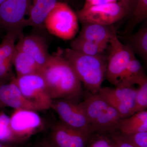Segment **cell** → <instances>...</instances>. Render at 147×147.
I'll list each match as a JSON object with an SVG mask.
<instances>
[{"instance_id":"6da1fadb","label":"cell","mask_w":147,"mask_h":147,"mask_svg":"<svg viewBox=\"0 0 147 147\" xmlns=\"http://www.w3.org/2000/svg\"><path fill=\"white\" fill-rule=\"evenodd\" d=\"M59 49L51 55L40 73L45 80L48 94L52 100H80L84 95L82 83L73 67Z\"/></svg>"},{"instance_id":"7a4b0ae2","label":"cell","mask_w":147,"mask_h":147,"mask_svg":"<svg viewBox=\"0 0 147 147\" xmlns=\"http://www.w3.org/2000/svg\"><path fill=\"white\" fill-rule=\"evenodd\" d=\"M63 54L88 91L92 94L98 93L107 69V61L104 56L84 55L71 48L63 50Z\"/></svg>"},{"instance_id":"3957f363","label":"cell","mask_w":147,"mask_h":147,"mask_svg":"<svg viewBox=\"0 0 147 147\" xmlns=\"http://www.w3.org/2000/svg\"><path fill=\"white\" fill-rule=\"evenodd\" d=\"M82 104L93 133L111 134L118 131L120 115L100 95L86 93Z\"/></svg>"},{"instance_id":"277c9868","label":"cell","mask_w":147,"mask_h":147,"mask_svg":"<svg viewBox=\"0 0 147 147\" xmlns=\"http://www.w3.org/2000/svg\"><path fill=\"white\" fill-rule=\"evenodd\" d=\"M45 26L51 34L69 40L73 38L79 31V19L67 3L58 1L47 15Z\"/></svg>"},{"instance_id":"5b68a950","label":"cell","mask_w":147,"mask_h":147,"mask_svg":"<svg viewBox=\"0 0 147 147\" xmlns=\"http://www.w3.org/2000/svg\"><path fill=\"white\" fill-rule=\"evenodd\" d=\"M32 4V0H5L0 4V31L12 33L19 39L23 37Z\"/></svg>"},{"instance_id":"8992f818","label":"cell","mask_w":147,"mask_h":147,"mask_svg":"<svg viewBox=\"0 0 147 147\" xmlns=\"http://www.w3.org/2000/svg\"><path fill=\"white\" fill-rule=\"evenodd\" d=\"M51 108L56 111L60 121L67 125L91 135V126L80 100L59 99L53 100Z\"/></svg>"},{"instance_id":"52a82bcc","label":"cell","mask_w":147,"mask_h":147,"mask_svg":"<svg viewBox=\"0 0 147 147\" xmlns=\"http://www.w3.org/2000/svg\"><path fill=\"white\" fill-rule=\"evenodd\" d=\"M22 94L38 111L51 108L53 100L47 92L44 78L40 73L14 77Z\"/></svg>"},{"instance_id":"ba28073f","label":"cell","mask_w":147,"mask_h":147,"mask_svg":"<svg viewBox=\"0 0 147 147\" xmlns=\"http://www.w3.org/2000/svg\"><path fill=\"white\" fill-rule=\"evenodd\" d=\"M110 53L107 61L105 78L108 82L117 86L129 60L130 49L128 45H124L117 36L116 29L110 37Z\"/></svg>"},{"instance_id":"9c48e42d","label":"cell","mask_w":147,"mask_h":147,"mask_svg":"<svg viewBox=\"0 0 147 147\" xmlns=\"http://www.w3.org/2000/svg\"><path fill=\"white\" fill-rule=\"evenodd\" d=\"M79 20L83 24H96L111 26L127 15L119 2L83 7L77 12Z\"/></svg>"},{"instance_id":"30bf717a","label":"cell","mask_w":147,"mask_h":147,"mask_svg":"<svg viewBox=\"0 0 147 147\" xmlns=\"http://www.w3.org/2000/svg\"><path fill=\"white\" fill-rule=\"evenodd\" d=\"M90 135L60 120L51 125L47 137L41 143L45 147H87Z\"/></svg>"},{"instance_id":"8fae6325","label":"cell","mask_w":147,"mask_h":147,"mask_svg":"<svg viewBox=\"0 0 147 147\" xmlns=\"http://www.w3.org/2000/svg\"><path fill=\"white\" fill-rule=\"evenodd\" d=\"M137 91L133 86L102 87L98 94L105 98L123 119L134 114Z\"/></svg>"},{"instance_id":"7c38bea8","label":"cell","mask_w":147,"mask_h":147,"mask_svg":"<svg viewBox=\"0 0 147 147\" xmlns=\"http://www.w3.org/2000/svg\"><path fill=\"white\" fill-rule=\"evenodd\" d=\"M42 121L36 111L16 109L10 117L12 143L24 141L41 126Z\"/></svg>"},{"instance_id":"4fadbf2b","label":"cell","mask_w":147,"mask_h":147,"mask_svg":"<svg viewBox=\"0 0 147 147\" xmlns=\"http://www.w3.org/2000/svg\"><path fill=\"white\" fill-rule=\"evenodd\" d=\"M16 47L32 57L40 71L46 65L51 56L48 52L46 40L42 36L37 34L24 36L19 39Z\"/></svg>"},{"instance_id":"5bb4252c","label":"cell","mask_w":147,"mask_h":147,"mask_svg":"<svg viewBox=\"0 0 147 147\" xmlns=\"http://www.w3.org/2000/svg\"><path fill=\"white\" fill-rule=\"evenodd\" d=\"M14 77L8 83L0 86V108L8 107L15 110L38 111L32 103L24 97L15 83Z\"/></svg>"},{"instance_id":"9a60e30c","label":"cell","mask_w":147,"mask_h":147,"mask_svg":"<svg viewBox=\"0 0 147 147\" xmlns=\"http://www.w3.org/2000/svg\"><path fill=\"white\" fill-rule=\"evenodd\" d=\"M17 36L12 33H7L0 43V86L10 82L14 76L12 67Z\"/></svg>"},{"instance_id":"2e32d148","label":"cell","mask_w":147,"mask_h":147,"mask_svg":"<svg viewBox=\"0 0 147 147\" xmlns=\"http://www.w3.org/2000/svg\"><path fill=\"white\" fill-rule=\"evenodd\" d=\"M96 24H83L78 37L89 41L108 45L114 27Z\"/></svg>"},{"instance_id":"e0dca14e","label":"cell","mask_w":147,"mask_h":147,"mask_svg":"<svg viewBox=\"0 0 147 147\" xmlns=\"http://www.w3.org/2000/svg\"><path fill=\"white\" fill-rule=\"evenodd\" d=\"M147 80V76L142 64L131 49L130 60L117 86H133L135 84L139 86Z\"/></svg>"},{"instance_id":"ac0fdd59","label":"cell","mask_w":147,"mask_h":147,"mask_svg":"<svg viewBox=\"0 0 147 147\" xmlns=\"http://www.w3.org/2000/svg\"><path fill=\"white\" fill-rule=\"evenodd\" d=\"M58 0H32L28 21L30 25L36 28L43 26L46 17Z\"/></svg>"},{"instance_id":"d6986e66","label":"cell","mask_w":147,"mask_h":147,"mask_svg":"<svg viewBox=\"0 0 147 147\" xmlns=\"http://www.w3.org/2000/svg\"><path fill=\"white\" fill-rule=\"evenodd\" d=\"M118 131L121 135L147 131V110L122 119L119 123Z\"/></svg>"},{"instance_id":"ffe728a7","label":"cell","mask_w":147,"mask_h":147,"mask_svg":"<svg viewBox=\"0 0 147 147\" xmlns=\"http://www.w3.org/2000/svg\"><path fill=\"white\" fill-rule=\"evenodd\" d=\"M13 64L16 70V77L40 72V69L34 58L16 47Z\"/></svg>"},{"instance_id":"44dd1931","label":"cell","mask_w":147,"mask_h":147,"mask_svg":"<svg viewBox=\"0 0 147 147\" xmlns=\"http://www.w3.org/2000/svg\"><path fill=\"white\" fill-rule=\"evenodd\" d=\"M108 45H101L77 36L71 41V49L84 55L92 56H102Z\"/></svg>"},{"instance_id":"7402d4cb","label":"cell","mask_w":147,"mask_h":147,"mask_svg":"<svg viewBox=\"0 0 147 147\" xmlns=\"http://www.w3.org/2000/svg\"><path fill=\"white\" fill-rule=\"evenodd\" d=\"M130 47L134 54L139 55L145 61L147 59V26L141 27L136 33L129 37Z\"/></svg>"},{"instance_id":"603a6c76","label":"cell","mask_w":147,"mask_h":147,"mask_svg":"<svg viewBox=\"0 0 147 147\" xmlns=\"http://www.w3.org/2000/svg\"><path fill=\"white\" fill-rule=\"evenodd\" d=\"M87 147H117V146L110 134L93 133L90 135Z\"/></svg>"},{"instance_id":"cb8c5ba5","label":"cell","mask_w":147,"mask_h":147,"mask_svg":"<svg viewBox=\"0 0 147 147\" xmlns=\"http://www.w3.org/2000/svg\"><path fill=\"white\" fill-rule=\"evenodd\" d=\"M139 86L135 97L134 114L146 110L147 108V80Z\"/></svg>"},{"instance_id":"d4e9b609","label":"cell","mask_w":147,"mask_h":147,"mask_svg":"<svg viewBox=\"0 0 147 147\" xmlns=\"http://www.w3.org/2000/svg\"><path fill=\"white\" fill-rule=\"evenodd\" d=\"M10 117L0 112V142L12 143L11 131L9 127Z\"/></svg>"},{"instance_id":"484cf974","label":"cell","mask_w":147,"mask_h":147,"mask_svg":"<svg viewBox=\"0 0 147 147\" xmlns=\"http://www.w3.org/2000/svg\"><path fill=\"white\" fill-rule=\"evenodd\" d=\"M133 16V23L136 26L147 18V0H136Z\"/></svg>"},{"instance_id":"4316f807","label":"cell","mask_w":147,"mask_h":147,"mask_svg":"<svg viewBox=\"0 0 147 147\" xmlns=\"http://www.w3.org/2000/svg\"><path fill=\"white\" fill-rule=\"evenodd\" d=\"M121 136L134 147H147V131L124 134Z\"/></svg>"},{"instance_id":"83f0119b","label":"cell","mask_w":147,"mask_h":147,"mask_svg":"<svg viewBox=\"0 0 147 147\" xmlns=\"http://www.w3.org/2000/svg\"><path fill=\"white\" fill-rule=\"evenodd\" d=\"M115 142L117 147H134L124 139L118 131L110 134Z\"/></svg>"},{"instance_id":"f1b7e54d","label":"cell","mask_w":147,"mask_h":147,"mask_svg":"<svg viewBox=\"0 0 147 147\" xmlns=\"http://www.w3.org/2000/svg\"><path fill=\"white\" fill-rule=\"evenodd\" d=\"M119 1V0H85L83 7L101 5Z\"/></svg>"},{"instance_id":"f546056e","label":"cell","mask_w":147,"mask_h":147,"mask_svg":"<svg viewBox=\"0 0 147 147\" xmlns=\"http://www.w3.org/2000/svg\"><path fill=\"white\" fill-rule=\"evenodd\" d=\"M136 0H119L126 11L127 15H132L135 8Z\"/></svg>"},{"instance_id":"4dcf8cb0","label":"cell","mask_w":147,"mask_h":147,"mask_svg":"<svg viewBox=\"0 0 147 147\" xmlns=\"http://www.w3.org/2000/svg\"><path fill=\"white\" fill-rule=\"evenodd\" d=\"M0 147H19L14 144H3L0 142Z\"/></svg>"},{"instance_id":"1f68e13d","label":"cell","mask_w":147,"mask_h":147,"mask_svg":"<svg viewBox=\"0 0 147 147\" xmlns=\"http://www.w3.org/2000/svg\"><path fill=\"white\" fill-rule=\"evenodd\" d=\"M4 1L5 0H0V4H1L2 3H3Z\"/></svg>"},{"instance_id":"d6a6232c","label":"cell","mask_w":147,"mask_h":147,"mask_svg":"<svg viewBox=\"0 0 147 147\" xmlns=\"http://www.w3.org/2000/svg\"><path fill=\"white\" fill-rule=\"evenodd\" d=\"M2 111V109H1V108H0V111Z\"/></svg>"},{"instance_id":"836d02e7","label":"cell","mask_w":147,"mask_h":147,"mask_svg":"<svg viewBox=\"0 0 147 147\" xmlns=\"http://www.w3.org/2000/svg\"><path fill=\"white\" fill-rule=\"evenodd\" d=\"M0 112H1V111H0Z\"/></svg>"}]
</instances>
